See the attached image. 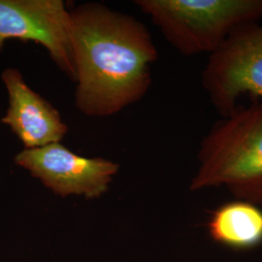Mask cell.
I'll return each instance as SVG.
<instances>
[{
	"label": "cell",
	"instance_id": "obj_1",
	"mask_svg": "<svg viewBox=\"0 0 262 262\" xmlns=\"http://www.w3.org/2000/svg\"><path fill=\"white\" fill-rule=\"evenodd\" d=\"M70 15L79 112L106 118L141 100L158 59L147 27L99 2L80 4Z\"/></svg>",
	"mask_w": 262,
	"mask_h": 262
},
{
	"label": "cell",
	"instance_id": "obj_2",
	"mask_svg": "<svg viewBox=\"0 0 262 262\" xmlns=\"http://www.w3.org/2000/svg\"><path fill=\"white\" fill-rule=\"evenodd\" d=\"M191 190L226 186L237 198L262 186V103L236 108L204 137Z\"/></svg>",
	"mask_w": 262,
	"mask_h": 262
},
{
	"label": "cell",
	"instance_id": "obj_7",
	"mask_svg": "<svg viewBox=\"0 0 262 262\" xmlns=\"http://www.w3.org/2000/svg\"><path fill=\"white\" fill-rule=\"evenodd\" d=\"M1 80L8 94V108L1 122L9 127L27 150L64 138L68 126L60 113L28 85L17 68H6Z\"/></svg>",
	"mask_w": 262,
	"mask_h": 262
},
{
	"label": "cell",
	"instance_id": "obj_6",
	"mask_svg": "<svg viewBox=\"0 0 262 262\" xmlns=\"http://www.w3.org/2000/svg\"><path fill=\"white\" fill-rule=\"evenodd\" d=\"M14 162L45 187L61 197L86 199L102 196L109 189L120 165L103 158H84L61 143L18 152Z\"/></svg>",
	"mask_w": 262,
	"mask_h": 262
},
{
	"label": "cell",
	"instance_id": "obj_4",
	"mask_svg": "<svg viewBox=\"0 0 262 262\" xmlns=\"http://www.w3.org/2000/svg\"><path fill=\"white\" fill-rule=\"evenodd\" d=\"M202 84L215 109L226 117L245 95L262 97V26L238 29L210 55Z\"/></svg>",
	"mask_w": 262,
	"mask_h": 262
},
{
	"label": "cell",
	"instance_id": "obj_8",
	"mask_svg": "<svg viewBox=\"0 0 262 262\" xmlns=\"http://www.w3.org/2000/svg\"><path fill=\"white\" fill-rule=\"evenodd\" d=\"M209 232L217 243L248 249L262 242V210L238 200L217 208L209 222Z\"/></svg>",
	"mask_w": 262,
	"mask_h": 262
},
{
	"label": "cell",
	"instance_id": "obj_3",
	"mask_svg": "<svg viewBox=\"0 0 262 262\" xmlns=\"http://www.w3.org/2000/svg\"><path fill=\"white\" fill-rule=\"evenodd\" d=\"M184 56L214 54L235 31L262 19V0H137Z\"/></svg>",
	"mask_w": 262,
	"mask_h": 262
},
{
	"label": "cell",
	"instance_id": "obj_9",
	"mask_svg": "<svg viewBox=\"0 0 262 262\" xmlns=\"http://www.w3.org/2000/svg\"><path fill=\"white\" fill-rule=\"evenodd\" d=\"M239 199L251 202L254 205L262 208V186L257 187V188H254L253 190L248 191L247 193H245Z\"/></svg>",
	"mask_w": 262,
	"mask_h": 262
},
{
	"label": "cell",
	"instance_id": "obj_5",
	"mask_svg": "<svg viewBox=\"0 0 262 262\" xmlns=\"http://www.w3.org/2000/svg\"><path fill=\"white\" fill-rule=\"evenodd\" d=\"M9 40L45 48L75 83L71 15L63 0H0V53Z\"/></svg>",
	"mask_w": 262,
	"mask_h": 262
}]
</instances>
